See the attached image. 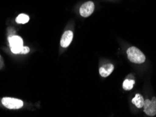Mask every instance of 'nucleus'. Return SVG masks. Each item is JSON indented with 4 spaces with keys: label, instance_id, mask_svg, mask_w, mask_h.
<instances>
[{
    "label": "nucleus",
    "instance_id": "5",
    "mask_svg": "<svg viewBox=\"0 0 156 117\" xmlns=\"http://www.w3.org/2000/svg\"><path fill=\"white\" fill-rule=\"evenodd\" d=\"M94 11V4L92 2H87L82 4L80 9V13L82 17H89Z\"/></svg>",
    "mask_w": 156,
    "mask_h": 117
},
{
    "label": "nucleus",
    "instance_id": "2",
    "mask_svg": "<svg viewBox=\"0 0 156 117\" xmlns=\"http://www.w3.org/2000/svg\"><path fill=\"white\" fill-rule=\"evenodd\" d=\"M9 42L11 52L15 54H18L21 53L22 48L23 46V42L21 37L18 36H9Z\"/></svg>",
    "mask_w": 156,
    "mask_h": 117
},
{
    "label": "nucleus",
    "instance_id": "3",
    "mask_svg": "<svg viewBox=\"0 0 156 117\" xmlns=\"http://www.w3.org/2000/svg\"><path fill=\"white\" fill-rule=\"evenodd\" d=\"M2 102L4 107L10 109H18L23 106V102L16 98H2Z\"/></svg>",
    "mask_w": 156,
    "mask_h": 117
},
{
    "label": "nucleus",
    "instance_id": "9",
    "mask_svg": "<svg viewBox=\"0 0 156 117\" xmlns=\"http://www.w3.org/2000/svg\"><path fill=\"white\" fill-rule=\"evenodd\" d=\"M29 16L24 13H21V14L18 15V17L16 19L17 23L18 24H26L29 21Z\"/></svg>",
    "mask_w": 156,
    "mask_h": 117
},
{
    "label": "nucleus",
    "instance_id": "8",
    "mask_svg": "<svg viewBox=\"0 0 156 117\" xmlns=\"http://www.w3.org/2000/svg\"><path fill=\"white\" fill-rule=\"evenodd\" d=\"M132 103L135 105L137 108H141L144 107V100L143 96L140 94H136L135 97L132 99Z\"/></svg>",
    "mask_w": 156,
    "mask_h": 117
},
{
    "label": "nucleus",
    "instance_id": "11",
    "mask_svg": "<svg viewBox=\"0 0 156 117\" xmlns=\"http://www.w3.org/2000/svg\"><path fill=\"white\" fill-rule=\"evenodd\" d=\"M30 51V49L27 46H23L22 50H21V53H20L23 54H26Z\"/></svg>",
    "mask_w": 156,
    "mask_h": 117
},
{
    "label": "nucleus",
    "instance_id": "6",
    "mask_svg": "<svg viewBox=\"0 0 156 117\" xmlns=\"http://www.w3.org/2000/svg\"><path fill=\"white\" fill-rule=\"evenodd\" d=\"M73 39V33L72 31H66L62 36L61 40V46L63 48H67L70 44Z\"/></svg>",
    "mask_w": 156,
    "mask_h": 117
},
{
    "label": "nucleus",
    "instance_id": "4",
    "mask_svg": "<svg viewBox=\"0 0 156 117\" xmlns=\"http://www.w3.org/2000/svg\"><path fill=\"white\" fill-rule=\"evenodd\" d=\"M144 112L148 116H154L156 115V98H153L152 100H146L144 104Z\"/></svg>",
    "mask_w": 156,
    "mask_h": 117
},
{
    "label": "nucleus",
    "instance_id": "7",
    "mask_svg": "<svg viewBox=\"0 0 156 117\" xmlns=\"http://www.w3.org/2000/svg\"><path fill=\"white\" fill-rule=\"evenodd\" d=\"M114 66L112 64H107L99 69V74L103 77H107L113 72Z\"/></svg>",
    "mask_w": 156,
    "mask_h": 117
},
{
    "label": "nucleus",
    "instance_id": "1",
    "mask_svg": "<svg viewBox=\"0 0 156 117\" xmlns=\"http://www.w3.org/2000/svg\"><path fill=\"white\" fill-rule=\"evenodd\" d=\"M127 54L128 58L133 63L141 64L146 60V57L143 53L134 46L129 48L127 50Z\"/></svg>",
    "mask_w": 156,
    "mask_h": 117
},
{
    "label": "nucleus",
    "instance_id": "10",
    "mask_svg": "<svg viewBox=\"0 0 156 117\" xmlns=\"http://www.w3.org/2000/svg\"><path fill=\"white\" fill-rule=\"evenodd\" d=\"M135 81L132 79H125L123 82L122 87L125 91H130L133 88Z\"/></svg>",
    "mask_w": 156,
    "mask_h": 117
}]
</instances>
